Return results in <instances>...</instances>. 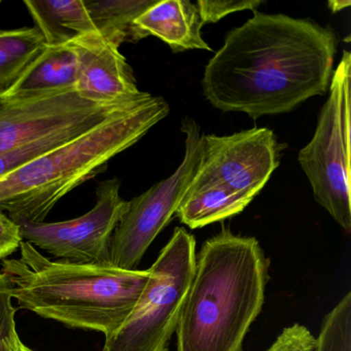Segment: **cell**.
<instances>
[{
  "label": "cell",
  "instance_id": "obj_1",
  "mask_svg": "<svg viewBox=\"0 0 351 351\" xmlns=\"http://www.w3.org/2000/svg\"><path fill=\"white\" fill-rule=\"evenodd\" d=\"M337 46L334 30L312 20L254 11L207 63L203 94L254 120L287 114L328 91Z\"/></svg>",
  "mask_w": 351,
  "mask_h": 351
},
{
  "label": "cell",
  "instance_id": "obj_2",
  "mask_svg": "<svg viewBox=\"0 0 351 351\" xmlns=\"http://www.w3.org/2000/svg\"><path fill=\"white\" fill-rule=\"evenodd\" d=\"M268 271L256 238L223 229L206 240L176 328L178 351H242L262 311Z\"/></svg>",
  "mask_w": 351,
  "mask_h": 351
},
{
  "label": "cell",
  "instance_id": "obj_3",
  "mask_svg": "<svg viewBox=\"0 0 351 351\" xmlns=\"http://www.w3.org/2000/svg\"><path fill=\"white\" fill-rule=\"evenodd\" d=\"M19 250V258L1 261V275L19 307L104 337L122 326L151 278L149 269L53 261L24 240Z\"/></svg>",
  "mask_w": 351,
  "mask_h": 351
},
{
  "label": "cell",
  "instance_id": "obj_4",
  "mask_svg": "<svg viewBox=\"0 0 351 351\" xmlns=\"http://www.w3.org/2000/svg\"><path fill=\"white\" fill-rule=\"evenodd\" d=\"M163 97H147L0 180V210L18 225L42 223L55 205L106 169L169 114Z\"/></svg>",
  "mask_w": 351,
  "mask_h": 351
},
{
  "label": "cell",
  "instance_id": "obj_5",
  "mask_svg": "<svg viewBox=\"0 0 351 351\" xmlns=\"http://www.w3.org/2000/svg\"><path fill=\"white\" fill-rule=\"evenodd\" d=\"M196 240L184 228L149 268L151 278L122 326L106 337L102 351H169L196 266Z\"/></svg>",
  "mask_w": 351,
  "mask_h": 351
},
{
  "label": "cell",
  "instance_id": "obj_6",
  "mask_svg": "<svg viewBox=\"0 0 351 351\" xmlns=\"http://www.w3.org/2000/svg\"><path fill=\"white\" fill-rule=\"evenodd\" d=\"M351 54L343 52L332 71L328 97L310 143L298 160L316 202L346 232H351Z\"/></svg>",
  "mask_w": 351,
  "mask_h": 351
},
{
  "label": "cell",
  "instance_id": "obj_7",
  "mask_svg": "<svg viewBox=\"0 0 351 351\" xmlns=\"http://www.w3.org/2000/svg\"><path fill=\"white\" fill-rule=\"evenodd\" d=\"M184 160L173 174L132 200L117 226L110 244V264L136 270L145 252L170 223L194 180L203 157V135L193 119L182 121Z\"/></svg>",
  "mask_w": 351,
  "mask_h": 351
},
{
  "label": "cell",
  "instance_id": "obj_8",
  "mask_svg": "<svg viewBox=\"0 0 351 351\" xmlns=\"http://www.w3.org/2000/svg\"><path fill=\"white\" fill-rule=\"evenodd\" d=\"M120 189L118 178L104 180L96 191L95 206L86 215L57 223H22V238L65 262L110 263V240L129 205Z\"/></svg>",
  "mask_w": 351,
  "mask_h": 351
},
{
  "label": "cell",
  "instance_id": "obj_9",
  "mask_svg": "<svg viewBox=\"0 0 351 351\" xmlns=\"http://www.w3.org/2000/svg\"><path fill=\"white\" fill-rule=\"evenodd\" d=\"M136 101L96 104L77 91L26 101L0 98V154L63 131L90 130Z\"/></svg>",
  "mask_w": 351,
  "mask_h": 351
},
{
  "label": "cell",
  "instance_id": "obj_10",
  "mask_svg": "<svg viewBox=\"0 0 351 351\" xmlns=\"http://www.w3.org/2000/svg\"><path fill=\"white\" fill-rule=\"evenodd\" d=\"M280 145L268 128L232 135H203V157L194 182H215L254 199L279 164Z\"/></svg>",
  "mask_w": 351,
  "mask_h": 351
},
{
  "label": "cell",
  "instance_id": "obj_11",
  "mask_svg": "<svg viewBox=\"0 0 351 351\" xmlns=\"http://www.w3.org/2000/svg\"><path fill=\"white\" fill-rule=\"evenodd\" d=\"M71 45L79 63L75 91L84 99L122 104L149 95L137 87L132 69L119 49L97 32L85 34Z\"/></svg>",
  "mask_w": 351,
  "mask_h": 351
},
{
  "label": "cell",
  "instance_id": "obj_12",
  "mask_svg": "<svg viewBox=\"0 0 351 351\" xmlns=\"http://www.w3.org/2000/svg\"><path fill=\"white\" fill-rule=\"evenodd\" d=\"M77 55L71 44L60 47L45 45L42 52L5 89L0 98L8 101H26L75 91Z\"/></svg>",
  "mask_w": 351,
  "mask_h": 351
},
{
  "label": "cell",
  "instance_id": "obj_13",
  "mask_svg": "<svg viewBox=\"0 0 351 351\" xmlns=\"http://www.w3.org/2000/svg\"><path fill=\"white\" fill-rule=\"evenodd\" d=\"M135 24L147 36L163 40L172 52L213 51L203 40L204 23L197 3L190 0H158L135 20Z\"/></svg>",
  "mask_w": 351,
  "mask_h": 351
},
{
  "label": "cell",
  "instance_id": "obj_14",
  "mask_svg": "<svg viewBox=\"0 0 351 351\" xmlns=\"http://www.w3.org/2000/svg\"><path fill=\"white\" fill-rule=\"evenodd\" d=\"M45 45L60 47L96 32L83 0H25Z\"/></svg>",
  "mask_w": 351,
  "mask_h": 351
},
{
  "label": "cell",
  "instance_id": "obj_15",
  "mask_svg": "<svg viewBox=\"0 0 351 351\" xmlns=\"http://www.w3.org/2000/svg\"><path fill=\"white\" fill-rule=\"evenodd\" d=\"M254 199L215 182H191L176 215L198 229L239 215Z\"/></svg>",
  "mask_w": 351,
  "mask_h": 351
},
{
  "label": "cell",
  "instance_id": "obj_16",
  "mask_svg": "<svg viewBox=\"0 0 351 351\" xmlns=\"http://www.w3.org/2000/svg\"><path fill=\"white\" fill-rule=\"evenodd\" d=\"M96 32L117 48L147 38L135 20L158 0H83Z\"/></svg>",
  "mask_w": 351,
  "mask_h": 351
},
{
  "label": "cell",
  "instance_id": "obj_17",
  "mask_svg": "<svg viewBox=\"0 0 351 351\" xmlns=\"http://www.w3.org/2000/svg\"><path fill=\"white\" fill-rule=\"evenodd\" d=\"M36 27L0 30V89L11 85L44 49Z\"/></svg>",
  "mask_w": 351,
  "mask_h": 351
},
{
  "label": "cell",
  "instance_id": "obj_18",
  "mask_svg": "<svg viewBox=\"0 0 351 351\" xmlns=\"http://www.w3.org/2000/svg\"><path fill=\"white\" fill-rule=\"evenodd\" d=\"M316 343V351H351L350 291L326 314Z\"/></svg>",
  "mask_w": 351,
  "mask_h": 351
},
{
  "label": "cell",
  "instance_id": "obj_19",
  "mask_svg": "<svg viewBox=\"0 0 351 351\" xmlns=\"http://www.w3.org/2000/svg\"><path fill=\"white\" fill-rule=\"evenodd\" d=\"M203 23H217L227 16L241 11H256L263 1L254 0H200L197 1Z\"/></svg>",
  "mask_w": 351,
  "mask_h": 351
},
{
  "label": "cell",
  "instance_id": "obj_20",
  "mask_svg": "<svg viewBox=\"0 0 351 351\" xmlns=\"http://www.w3.org/2000/svg\"><path fill=\"white\" fill-rule=\"evenodd\" d=\"M316 338L306 326L295 324L285 328L266 351H316Z\"/></svg>",
  "mask_w": 351,
  "mask_h": 351
},
{
  "label": "cell",
  "instance_id": "obj_21",
  "mask_svg": "<svg viewBox=\"0 0 351 351\" xmlns=\"http://www.w3.org/2000/svg\"><path fill=\"white\" fill-rule=\"evenodd\" d=\"M7 282L0 273V351H11V343L17 334L14 307Z\"/></svg>",
  "mask_w": 351,
  "mask_h": 351
},
{
  "label": "cell",
  "instance_id": "obj_22",
  "mask_svg": "<svg viewBox=\"0 0 351 351\" xmlns=\"http://www.w3.org/2000/svg\"><path fill=\"white\" fill-rule=\"evenodd\" d=\"M23 241L21 229L9 215L0 210V261L13 254Z\"/></svg>",
  "mask_w": 351,
  "mask_h": 351
},
{
  "label": "cell",
  "instance_id": "obj_23",
  "mask_svg": "<svg viewBox=\"0 0 351 351\" xmlns=\"http://www.w3.org/2000/svg\"><path fill=\"white\" fill-rule=\"evenodd\" d=\"M328 5L332 13H337V12L342 11V10L350 7V1H348V0H343V1L332 0V1H328Z\"/></svg>",
  "mask_w": 351,
  "mask_h": 351
},
{
  "label": "cell",
  "instance_id": "obj_24",
  "mask_svg": "<svg viewBox=\"0 0 351 351\" xmlns=\"http://www.w3.org/2000/svg\"><path fill=\"white\" fill-rule=\"evenodd\" d=\"M11 351H36L34 349L29 348L27 345L24 344L20 339L19 335L17 334L14 336L13 340L11 343Z\"/></svg>",
  "mask_w": 351,
  "mask_h": 351
},
{
  "label": "cell",
  "instance_id": "obj_25",
  "mask_svg": "<svg viewBox=\"0 0 351 351\" xmlns=\"http://www.w3.org/2000/svg\"><path fill=\"white\" fill-rule=\"evenodd\" d=\"M0 3H1V1H0Z\"/></svg>",
  "mask_w": 351,
  "mask_h": 351
}]
</instances>
